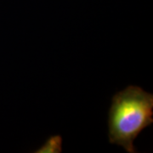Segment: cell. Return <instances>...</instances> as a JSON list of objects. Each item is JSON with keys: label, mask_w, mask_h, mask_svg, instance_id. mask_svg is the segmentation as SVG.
<instances>
[{"label": "cell", "mask_w": 153, "mask_h": 153, "mask_svg": "<svg viewBox=\"0 0 153 153\" xmlns=\"http://www.w3.org/2000/svg\"><path fill=\"white\" fill-rule=\"evenodd\" d=\"M62 152V138L53 135L47 139L44 144L35 152L37 153H60Z\"/></svg>", "instance_id": "7a4b0ae2"}, {"label": "cell", "mask_w": 153, "mask_h": 153, "mask_svg": "<svg viewBox=\"0 0 153 153\" xmlns=\"http://www.w3.org/2000/svg\"><path fill=\"white\" fill-rule=\"evenodd\" d=\"M153 123V94L129 85L111 99L108 112V139L128 153H135L134 140Z\"/></svg>", "instance_id": "6da1fadb"}]
</instances>
